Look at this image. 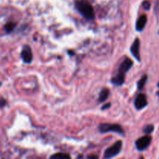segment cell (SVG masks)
Segmentation results:
<instances>
[{
    "label": "cell",
    "mask_w": 159,
    "mask_h": 159,
    "mask_svg": "<svg viewBox=\"0 0 159 159\" xmlns=\"http://www.w3.org/2000/svg\"><path fill=\"white\" fill-rule=\"evenodd\" d=\"M148 81V75H144L141 78L139 81L138 82V89L139 90H142L144 89V85H145L146 82Z\"/></svg>",
    "instance_id": "8fae6325"
},
{
    "label": "cell",
    "mask_w": 159,
    "mask_h": 159,
    "mask_svg": "<svg viewBox=\"0 0 159 159\" xmlns=\"http://www.w3.org/2000/svg\"><path fill=\"white\" fill-rule=\"evenodd\" d=\"M122 149V141H118L115 143L111 147L108 148L107 150L104 152V158H111L116 156L120 154Z\"/></svg>",
    "instance_id": "277c9868"
},
{
    "label": "cell",
    "mask_w": 159,
    "mask_h": 159,
    "mask_svg": "<svg viewBox=\"0 0 159 159\" xmlns=\"http://www.w3.org/2000/svg\"><path fill=\"white\" fill-rule=\"evenodd\" d=\"M147 22H148V17L145 14L140 16L139 18H138V20H137L136 26H135L137 31H138V32H141V31L144 30V27H145L146 24H147Z\"/></svg>",
    "instance_id": "9c48e42d"
},
{
    "label": "cell",
    "mask_w": 159,
    "mask_h": 159,
    "mask_svg": "<svg viewBox=\"0 0 159 159\" xmlns=\"http://www.w3.org/2000/svg\"><path fill=\"white\" fill-rule=\"evenodd\" d=\"M154 130H155V127H154V125H152V124H148V125H146L145 127H144V129H143V132H144L146 135H148V134H151L154 131Z\"/></svg>",
    "instance_id": "5bb4252c"
},
{
    "label": "cell",
    "mask_w": 159,
    "mask_h": 159,
    "mask_svg": "<svg viewBox=\"0 0 159 159\" xmlns=\"http://www.w3.org/2000/svg\"><path fill=\"white\" fill-rule=\"evenodd\" d=\"M6 101L4 99H0V107H3L6 106Z\"/></svg>",
    "instance_id": "e0dca14e"
},
{
    "label": "cell",
    "mask_w": 159,
    "mask_h": 159,
    "mask_svg": "<svg viewBox=\"0 0 159 159\" xmlns=\"http://www.w3.org/2000/svg\"><path fill=\"white\" fill-rule=\"evenodd\" d=\"M152 137L149 136V135H145V136L138 138L136 142H135L137 149L139 152H143V151L146 150L150 146L151 143H152Z\"/></svg>",
    "instance_id": "5b68a950"
},
{
    "label": "cell",
    "mask_w": 159,
    "mask_h": 159,
    "mask_svg": "<svg viewBox=\"0 0 159 159\" xmlns=\"http://www.w3.org/2000/svg\"><path fill=\"white\" fill-rule=\"evenodd\" d=\"M157 96H158V97H159V91L158 92V93H157Z\"/></svg>",
    "instance_id": "ffe728a7"
},
{
    "label": "cell",
    "mask_w": 159,
    "mask_h": 159,
    "mask_svg": "<svg viewBox=\"0 0 159 159\" xmlns=\"http://www.w3.org/2000/svg\"><path fill=\"white\" fill-rule=\"evenodd\" d=\"M21 57L23 62L26 64H30L33 61V54L30 47L25 45L21 51Z\"/></svg>",
    "instance_id": "ba28073f"
},
{
    "label": "cell",
    "mask_w": 159,
    "mask_h": 159,
    "mask_svg": "<svg viewBox=\"0 0 159 159\" xmlns=\"http://www.w3.org/2000/svg\"><path fill=\"white\" fill-rule=\"evenodd\" d=\"M148 106L147 96L144 93H140L138 95L134 101V107L138 110H143Z\"/></svg>",
    "instance_id": "8992f818"
},
{
    "label": "cell",
    "mask_w": 159,
    "mask_h": 159,
    "mask_svg": "<svg viewBox=\"0 0 159 159\" xmlns=\"http://www.w3.org/2000/svg\"><path fill=\"white\" fill-rule=\"evenodd\" d=\"M109 96H110V90L108 89L105 88L102 89L101 92L99 93V102H103L108 99Z\"/></svg>",
    "instance_id": "30bf717a"
},
{
    "label": "cell",
    "mask_w": 159,
    "mask_h": 159,
    "mask_svg": "<svg viewBox=\"0 0 159 159\" xmlns=\"http://www.w3.org/2000/svg\"><path fill=\"white\" fill-rule=\"evenodd\" d=\"M75 8L78 12L87 20H93L95 18V11L93 6L87 0H77Z\"/></svg>",
    "instance_id": "7a4b0ae2"
},
{
    "label": "cell",
    "mask_w": 159,
    "mask_h": 159,
    "mask_svg": "<svg viewBox=\"0 0 159 159\" xmlns=\"http://www.w3.org/2000/svg\"><path fill=\"white\" fill-rule=\"evenodd\" d=\"M99 130L101 133H108V132H114V133L119 134L124 136V128L120 125L116 124H99Z\"/></svg>",
    "instance_id": "3957f363"
},
{
    "label": "cell",
    "mask_w": 159,
    "mask_h": 159,
    "mask_svg": "<svg viewBox=\"0 0 159 159\" xmlns=\"http://www.w3.org/2000/svg\"><path fill=\"white\" fill-rule=\"evenodd\" d=\"M140 47H141V41H140L139 38L135 39L130 47V52L138 62H141V54H140Z\"/></svg>",
    "instance_id": "52a82bcc"
},
{
    "label": "cell",
    "mask_w": 159,
    "mask_h": 159,
    "mask_svg": "<svg viewBox=\"0 0 159 159\" xmlns=\"http://www.w3.org/2000/svg\"><path fill=\"white\" fill-rule=\"evenodd\" d=\"M134 62L131 59L126 58L122 63L120 65L118 68V73L116 76L111 79V82L116 86H120L125 82V75L127 71L132 68Z\"/></svg>",
    "instance_id": "6da1fadb"
},
{
    "label": "cell",
    "mask_w": 159,
    "mask_h": 159,
    "mask_svg": "<svg viewBox=\"0 0 159 159\" xmlns=\"http://www.w3.org/2000/svg\"><path fill=\"white\" fill-rule=\"evenodd\" d=\"M111 107V103L110 102H108V103H106L104 104L103 106L102 107V110H107L108 108H110V107Z\"/></svg>",
    "instance_id": "2e32d148"
},
{
    "label": "cell",
    "mask_w": 159,
    "mask_h": 159,
    "mask_svg": "<svg viewBox=\"0 0 159 159\" xmlns=\"http://www.w3.org/2000/svg\"><path fill=\"white\" fill-rule=\"evenodd\" d=\"M16 26V23L15 22H8V23L5 25L4 29L7 34H9V33H11L14 29H15Z\"/></svg>",
    "instance_id": "7c38bea8"
},
{
    "label": "cell",
    "mask_w": 159,
    "mask_h": 159,
    "mask_svg": "<svg viewBox=\"0 0 159 159\" xmlns=\"http://www.w3.org/2000/svg\"><path fill=\"white\" fill-rule=\"evenodd\" d=\"M142 7L144 8V10H149L151 8V3L150 2L148 1V0H145L142 2Z\"/></svg>",
    "instance_id": "9a60e30c"
},
{
    "label": "cell",
    "mask_w": 159,
    "mask_h": 159,
    "mask_svg": "<svg viewBox=\"0 0 159 159\" xmlns=\"http://www.w3.org/2000/svg\"><path fill=\"white\" fill-rule=\"evenodd\" d=\"M157 86H158V88L159 89V82H158V84H157Z\"/></svg>",
    "instance_id": "d6986e66"
},
{
    "label": "cell",
    "mask_w": 159,
    "mask_h": 159,
    "mask_svg": "<svg viewBox=\"0 0 159 159\" xmlns=\"http://www.w3.org/2000/svg\"><path fill=\"white\" fill-rule=\"evenodd\" d=\"M51 158H54V159H67V158H71L68 154L66 153H57L55 155H53L51 156Z\"/></svg>",
    "instance_id": "4fadbf2b"
},
{
    "label": "cell",
    "mask_w": 159,
    "mask_h": 159,
    "mask_svg": "<svg viewBox=\"0 0 159 159\" xmlns=\"http://www.w3.org/2000/svg\"><path fill=\"white\" fill-rule=\"evenodd\" d=\"M88 158H98V156H96V155H89V156H88Z\"/></svg>",
    "instance_id": "ac0fdd59"
}]
</instances>
